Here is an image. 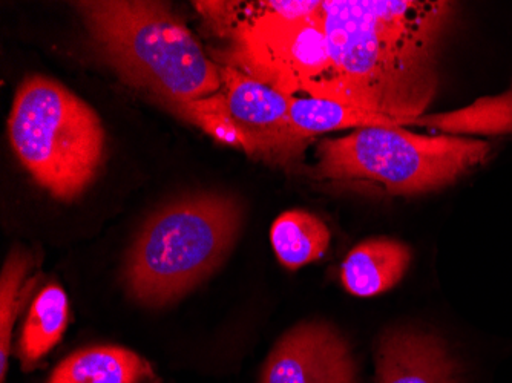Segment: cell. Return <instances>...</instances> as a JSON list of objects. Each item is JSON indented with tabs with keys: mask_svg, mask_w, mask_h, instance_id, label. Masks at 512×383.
Returning a JSON list of instances; mask_svg holds the SVG:
<instances>
[{
	"mask_svg": "<svg viewBox=\"0 0 512 383\" xmlns=\"http://www.w3.org/2000/svg\"><path fill=\"white\" fill-rule=\"evenodd\" d=\"M450 14L451 4L433 0H325L332 79L321 99L408 128L439 88L437 48Z\"/></svg>",
	"mask_w": 512,
	"mask_h": 383,
	"instance_id": "6da1fadb",
	"label": "cell"
},
{
	"mask_svg": "<svg viewBox=\"0 0 512 383\" xmlns=\"http://www.w3.org/2000/svg\"><path fill=\"white\" fill-rule=\"evenodd\" d=\"M92 42L125 82L166 105L197 102L221 88L220 66L163 2H76Z\"/></svg>",
	"mask_w": 512,
	"mask_h": 383,
	"instance_id": "7a4b0ae2",
	"label": "cell"
},
{
	"mask_svg": "<svg viewBox=\"0 0 512 383\" xmlns=\"http://www.w3.org/2000/svg\"><path fill=\"white\" fill-rule=\"evenodd\" d=\"M241 224L243 207L230 195H191L161 207L129 250V295L146 307L177 301L221 266Z\"/></svg>",
	"mask_w": 512,
	"mask_h": 383,
	"instance_id": "3957f363",
	"label": "cell"
},
{
	"mask_svg": "<svg viewBox=\"0 0 512 383\" xmlns=\"http://www.w3.org/2000/svg\"><path fill=\"white\" fill-rule=\"evenodd\" d=\"M8 135L22 166L57 200L80 197L105 160L106 135L99 114L50 77L31 76L20 83Z\"/></svg>",
	"mask_w": 512,
	"mask_h": 383,
	"instance_id": "277c9868",
	"label": "cell"
},
{
	"mask_svg": "<svg viewBox=\"0 0 512 383\" xmlns=\"http://www.w3.org/2000/svg\"><path fill=\"white\" fill-rule=\"evenodd\" d=\"M490 154V145L454 135L414 134L405 128H362L321 141L315 177L358 181L390 195L428 194L456 183Z\"/></svg>",
	"mask_w": 512,
	"mask_h": 383,
	"instance_id": "5b68a950",
	"label": "cell"
},
{
	"mask_svg": "<svg viewBox=\"0 0 512 383\" xmlns=\"http://www.w3.org/2000/svg\"><path fill=\"white\" fill-rule=\"evenodd\" d=\"M220 74L217 94L168 108L249 157L281 167L295 166L307 141L293 131L292 97L235 66H220Z\"/></svg>",
	"mask_w": 512,
	"mask_h": 383,
	"instance_id": "8992f818",
	"label": "cell"
},
{
	"mask_svg": "<svg viewBox=\"0 0 512 383\" xmlns=\"http://www.w3.org/2000/svg\"><path fill=\"white\" fill-rule=\"evenodd\" d=\"M256 8L260 13L241 22L235 33L244 73L290 97L302 92L321 99L332 79L321 11L309 19H284L261 2Z\"/></svg>",
	"mask_w": 512,
	"mask_h": 383,
	"instance_id": "52a82bcc",
	"label": "cell"
},
{
	"mask_svg": "<svg viewBox=\"0 0 512 383\" xmlns=\"http://www.w3.org/2000/svg\"><path fill=\"white\" fill-rule=\"evenodd\" d=\"M261 383H359L352 348L327 322H302L276 342Z\"/></svg>",
	"mask_w": 512,
	"mask_h": 383,
	"instance_id": "ba28073f",
	"label": "cell"
},
{
	"mask_svg": "<svg viewBox=\"0 0 512 383\" xmlns=\"http://www.w3.org/2000/svg\"><path fill=\"white\" fill-rule=\"evenodd\" d=\"M375 364L376 383H462L445 342L421 328H387L379 336Z\"/></svg>",
	"mask_w": 512,
	"mask_h": 383,
	"instance_id": "9c48e42d",
	"label": "cell"
},
{
	"mask_svg": "<svg viewBox=\"0 0 512 383\" xmlns=\"http://www.w3.org/2000/svg\"><path fill=\"white\" fill-rule=\"evenodd\" d=\"M411 264V249L399 239H365L345 256L341 282L350 295L375 298L390 292L404 279Z\"/></svg>",
	"mask_w": 512,
	"mask_h": 383,
	"instance_id": "30bf717a",
	"label": "cell"
},
{
	"mask_svg": "<svg viewBox=\"0 0 512 383\" xmlns=\"http://www.w3.org/2000/svg\"><path fill=\"white\" fill-rule=\"evenodd\" d=\"M154 377L151 364L134 351L99 345L66 357L46 383H143Z\"/></svg>",
	"mask_w": 512,
	"mask_h": 383,
	"instance_id": "8fae6325",
	"label": "cell"
},
{
	"mask_svg": "<svg viewBox=\"0 0 512 383\" xmlns=\"http://www.w3.org/2000/svg\"><path fill=\"white\" fill-rule=\"evenodd\" d=\"M69 322V301L59 284L40 290L31 302L19 339V359L25 370H31L60 341Z\"/></svg>",
	"mask_w": 512,
	"mask_h": 383,
	"instance_id": "7c38bea8",
	"label": "cell"
},
{
	"mask_svg": "<svg viewBox=\"0 0 512 383\" xmlns=\"http://www.w3.org/2000/svg\"><path fill=\"white\" fill-rule=\"evenodd\" d=\"M270 241L278 261L286 269L298 270L324 256L332 241V233L313 213L287 210L272 224Z\"/></svg>",
	"mask_w": 512,
	"mask_h": 383,
	"instance_id": "4fadbf2b",
	"label": "cell"
},
{
	"mask_svg": "<svg viewBox=\"0 0 512 383\" xmlns=\"http://www.w3.org/2000/svg\"><path fill=\"white\" fill-rule=\"evenodd\" d=\"M290 118L295 134L301 140H313L315 135L341 129L362 128H401L398 122L382 117L375 112L365 111L358 106L335 100L315 99V97H292Z\"/></svg>",
	"mask_w": 512,
	"mask_h": 383,
	"instance_id": "5bb4252c",
	"label": "cell"
},
{
	"mask_svg": "<svg viewBox=\"0 0 512 383\" xmlns=\"http://www.w3.org/2000/svg\"><path fill=\"white\" fill-rule=\"evenodd\" d=\"M410 126L433 129L454 137L512 134V86L503 94L482 97L456 111L424 114Z\"/></svg>",
	"mask_w": 512,
	"mask_h": 383,
	"instance_id": "9a60e30c",
	"label": "cell"
},
{
	"mask_svg": "<svg viewBox=\"0 0 512 383\" xmlns=\"http://www.w3.org/2000/svg\"><path fill=\"white\" fill-rule=\"evenodd\" d=\"M30 267V258L23 252H13L8 256L0 279V377L5 383L7 376L8 356L11 350V334L17 311L28 298L31 287L36 281L23 285Z\"/></svg>",
	"mask_w": 512,
	"mask_h": 383,
	"instance_id": "2e32d148",
	"label": "cell"
}]
</instances>
